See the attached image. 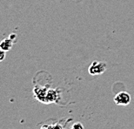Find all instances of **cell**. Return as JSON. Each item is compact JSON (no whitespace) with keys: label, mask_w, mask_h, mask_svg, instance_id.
<instances>
[{"label":"cell","mask_w":134,"mask_h":129,"mask_svg":"<svg viewBox=\"0 0 134 129\" xmlns=\"http://www.w3.org/2000/svg\"><path fill=\"white\" fill-rule=\"evenodd\" d=\"M107 64L104 62H98V61H93V62L90 64L89 68H88V72L91 75L93 76H97V75H100L104 73L106 71Z\"/></svg>","instance_id":"6da1fadb"},{"label":"cell","mask_w":134,"mask_h":129,"mask_svg":"<svg viewBox=\"0 0 134 129\" xmlns=\"http://www.w3.org/2000/svg\"><path fill=\"white\" fill-rule=\"evenodd\" d=\"M131 95L126 92H121L114 97V102L120 106H126L131 102Z\"/></svg>","instance_id":"7a4b0ae2"},{"label":"cell","mask_w":134,"mask_h":129,"mask_svg":"<svg viewBox=\"0 0 134 129\" xmlns=\"http://www.w3.org/2000/svg\"><path fill=\"white\" fill-rule=\"evenodd\" d=\"M13 45V41L10 37L8 39H3L1 42H0V49L4 51V52H9V51L12 49Z\"/></svg>","instance_id":"3957f363"},{"label":"cell","mask_w":134,"mask_h":129,"mask_svg":"<svg viewBox=\"0 0 134 129\" xmlns=\"http://www.w3.org/2000/svg\"><path fill=\"white\" fill-rule=\"evenodd\" d=\"M71 129H84V127H83V125L81 124V123L77 122V123H75L73 126H72Z\"/></svg>","instance_id":"277c9868"},{"label":"cell","mask_w":134,"mask_h":129,"mask_svg":"<svg viewBox=\"0 0 134 129\" xmlns=\"http://www.w3.org/2000/svg\"><path fill=\"white\" fill-rule=\"evenodd\" d=\"M5 52H6L0 49V62H2V61H4L5 60V57H6V53Z\"/></svg>","instance_id":"5b68a950"},{"label":"cell","mask_w":134,"mask_h":129,"mask_svg":"<svg viewBox=\"0 0 134 129\" xmlns=\"http://www.w3.org/2000/svg\"><path fill=\"white\" fill-rule=\"evenodd\" d=\"M49 129H63L61 125H54V126H49Z\"/></svg>","instance_id":"8992f818"},{"label":"cell","mask_w":134,"mask_h":129,"mask_svg":"<svg viewBox=\"0 0 134 129\" xmlns=\"http://www.w3.org/2000/svg\"><path fill=\"white\" fill-rule=\"evenodd\" d=\"M10 39L12 40L13 41V39H17V35L14 34V33H12V34H10Z\"/></svg>","instance_id":"52a82bcc"}]
</instances>
